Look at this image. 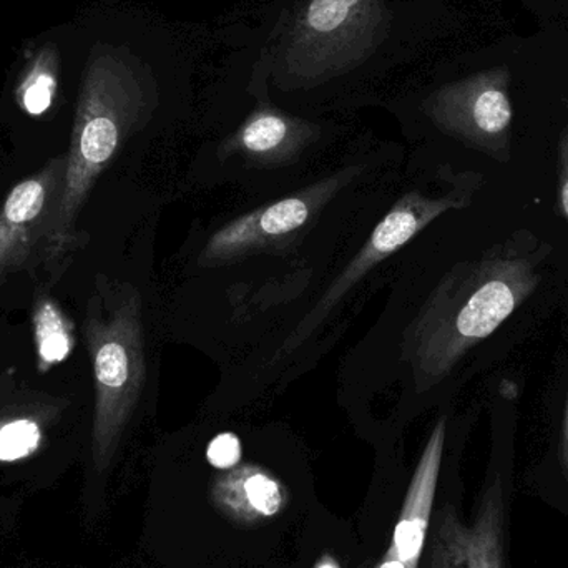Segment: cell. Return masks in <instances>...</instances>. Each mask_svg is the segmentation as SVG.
<instances>
[{"instance_id": "cell-1", "label": "cell", "mask_w": 568, "mask_h": 568, "mask_svg": "<svg viewBox=\"0 0 568 568\" xmlns=\"http://www.w3.org/2000/svg\"><path fill=\"white\" fill-rule=\"evenodd\" d=\"M550 253L552 245L536 233L516 230L444 276L407 337V357L423 389L449 377L536 293Z\"/></svg>"}, {"instance_id": "cell-2", "label": "cell", "mask_w": 568, "mask_h": 568, "mask_svg": "<svg viewBox=\"0 0 568 568\" xmlns=\"http://www.w3.org/2000/svg\"><path fill=\"white\" fill-rule=\"evenodd\" d=\"M156 72L152 62L126 45L97 43L90 50L62 183L43 232L42 253L49 268L65 265L79 248L77 222L97 180L159 105Z\"/></svg>"}, {"instance_id": "cell-3", "label": "cell", "mask_w": 568, "mask_h": 568, "mask_svg": "<svg viewBox=\"0 0 568 568\" xmlns=\"http://www.w3.org/2000/svg\"><path fill=\"white\" fill-rule=\"evenodd\" d=\"M524 36L457 53L437 67L423 99L434 129L499 165L513 160L523 90Z\"/></svg>"}, {"instance_id": "cell-4", "label": "cell", "mask_w": 568, "mask_h": 568, "mask_svg": "<svg viewBox=\"0 0 568 568\" xmlns=\"http://www.w3.org/2000/svg\"><path fill=\"white\" fill-rule=\"evenodd\" d=\"M83 333L95 384L92 459L97 469L105 470L122 443L145 383L139 291L130 284L99 286L87 304Z\"/></svg>"}, {"instance_id": "cell-5", "label": "cell", "mask_w": 568, "mask_h": 568, "mask_svg": "<svg viewBox=\"0 0 568 568\" xmlns=\"http://www.w3.org/2000/svg\"><path fill=\"white\" fill-rule=\"evenodd\" d=\"M65 170V156L50 160L39 173L17 183L0 209V286L26 266L43 232Z\"/></svg>"}, {"instance_id": "cell-6", "label": "cell", "mask_w": 568, "mask_h": 568, "mask_svg": "<svg viewBox=\"0 0 568 568\" xmlns=\"http://www.w3.org/2000/svg\"><path fill=\"white\" fill-rule=\"evenodd\" d=\"M327 195L329 185L323 183L310 192L287 196L272 205L253 210L213 233L200 258L205 265H216L256 252L304 226Z\"/></svg>"}, {"instance_id": "cell-7", "label": "cell", "mask_w": 568, "mask_h": 568, "mask_svg": "<svg viewBox=\"0 0 568 568\" xmlns=\"http://www.w3.org/2000/svg\"><path fill=\"white\" fill-rule=\"evenodd\" d=\"M430 568H506L499 479L487 489L473 526L460 523L453 513L440 516L430 540Z\"/></svg>"}, {"instance_id": "cell-8", "label": "cell", "mask_w": 568, "mask_h": 568, "mask_svg": "<svg viewBox=\"0 0 568 568\" xmlns=\"http://www.w3.org/2000/svg\"><path fill=\"white\" fill-rule=\"evenodd\" d=\"M446 419H439L427 439L414 470L407 489L406 499L400 509L399 519L394 527L387 556L403 562L419 566L426 546L427 530L430 526L434 499H436L437 480L443 464L444 444H446Z\"/></svg>"}, {"instance_id": "cell-9", "label": "cell", "mask_w": 568, "mask_h": 568, "mask_svg": "<svg viewBox=\"0 0 568 568\" xmlns=\"http://www.w3.org/2000/svg\"><path fill=\"white\" fill-rule=\"evenodd\" d=\"M212 500L216 509L242 526L275 519L287 504L282 480L265 467L240 464L213 483Z\"/></svg>"}, {"instance_id": "cell-10", "label": "cell", "mask_w": 568, "mask_h": 568, "mask_svg": "<svg viewBox=\"0 0 568 568\" xmlns=\"http://www.w3.org/2000/svg\"><path fill=\"white\" fill-rule=\"evenodd\" d=\"M310 129L293 116L284 115L276 109L256 110L245 120L233 135L232 145L253 159H283L293 152Z\"/></svg>"}, {"instance_id": "cell-11", "label": "cell", "mask_w": 568, "mask_h": 568, "mask_svg": "<svg viewBox=\"0 0 568 568\" xmlns=\"http://www.w3.org/2000/svg\"><path fill=\"white\" fill-rule=\"evenodd\" d=\"M32 324L37 369L47 373L72 354L73 326L62 307L47 294H39L33 303Z\"/></svg>"}, {"instance_id": "cell-12", "label": "cell", "mask_w": 568, "mask_h": 568, "mask_svg": "<svg viewBox=\"0 0 568 568\" xmlns=\"http://www.w3.org/2000/svg\"><path fill=\"white\" fill-rule=\"evenodd\" d=\"M59 49L47 42L33 55L17 83L16 99L30 116H40L53 105L59 87Z\"/></svg>"}, {"instance_id": "cell-13", "label": "cell", "mask_w": 568, "mask_h": 568, "mask_svg": "<svg viewBox=\"0 0 568 568\" xmlns=\"http://www.w3.org/2000/svg\"><path fill=\"white\" fill-rule=\"evenodd\" d=\"M42 429L36 420H0V463L32 456L42 444Z\"/></svg>"}, {"instance_id": "cell-14", "label": "cell", "mask_w": 568, "mask_h": 568, "mask_svg": "<svg viewBox=\"0 0 568 568\" xmlns=\"http://www.w3.org/2000/svg\"><path fill=\"white\" fill-rule=\"evenodd\" d=\"M560 129L557 136V193L559 213L568 223V30L559 89Z\"/></svg>"}, {"instance_id": "cell-15", "label": "cell", "mask_w": 568, "mask_h": 568, "mask_svg": "<svg viewBox=\"0 0 568 568\" xmlns=\"http://www.w3.org/2000/svg\"><path fill=\"white\" fill-rule=\"evenodd\" d=\"M542 29L568 30V0H517Z\"/></svg>"}, {"instance_id": "cell-16", "label": "cell", "mask_w": 568, "mask_h": 568, "mask_svg": "<svg viewBox=\"0 0 568 568\" xmlns=\"http://www.w3.org/2000/svg\"><path fill=\"white\" fill-rule=\"evenodd\" d=\"M209 463L216 469L230 470L239 466L242 459V444L232 433H223L210 443L206 450Z\"/></svg>"}, {"instance_id": "cell-17", "label": "cell", "mask_w": 568, "mask_h": 568, "mask_svg": "<svg viewBox=\"0 0 568 568\" xmlns=\"http://www.w3.org/2000/svg\"><path fill=\"white\" fill-rule=\"evenodd\" d=\"M560 460H562L564 470L568 477V394L566 404V414H564L562 443H560Z\"/></svg>"}, {"instance_id": "cell-18", "label": "cell", "mask_w": 568, "mask_h": 568, "mask_svg": "<svg viewBox=\"0 0 568 568\" xmlns=\"http://www.w3.org/2000/svg\"><path fill=\"white\" fill-rule=\"evenodd\" d=\"M376 568H419V566H413V564L403 562V560L394 559V557L384 554L383 560Z\"/></svg>"}, {"instance_id": "cell-19", "label": "cell", "mask_w": 568, "mask_h": 568, "mask_svg": "<svg viewBox=\"0 0 568 568\" xmlns=\"http://www.w3.org/2000/svg\"><path fill=\"white\" fill-rule=\"evenodd\" d=\"M314 568H341V566L339 562H337L336 557L331 556V554H323V556L317 559Z\"/></svg>"}]
</instances>
